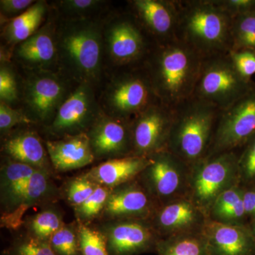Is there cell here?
<instances>
[{
    "mask_svg": "<svg viewBox=\"0 0 255 255\" xmlns=\"http://www.w3.org/2000/svg\"><path fill=\"white\" fill-rule=\"evenodd\" d=\"M46 147L52 167L58 172L82 168L95 159L87 132L47 140Z\"/></svg>",
    "mask_w": 255,
    "mask_h": 255,
    "instance_id": "obj_22",
    "label": "cell"
},
{
    "mask_svg": "<svg viewBox=\"0 0 255 255\" xmlns=\"http://www.w3.org/2000/svg\"><path fill=\"white\" fill-rule=\"evenodd\" d=\"M4 255H57L49 242L40 241L26 234L15 240Z\"/></svg>",
    "mask_w": 255,
    "mask_h": 255,
    "instance_id": "obj_35",
    "label": "cell"
},
{
    "mask_svg": "<svg viewBox=\"0 0 255 255\" xmlns=\"http://www.w3.org/2000/svg\"><path fill=\"white\" fill-rule=\"evenodd\" d=\"M55 27L47 23L28 39L16 45V59L30 71H54L58 68Z\"/></svg>",
    "mask_w": 255,
    "mask_h": 255,
    "instance_id": "obj_20",
    "label": "cell"
},
{
    "mask_svg": "<svg viewBox=\"0 0 255 255\" xmlns=\"http://www.w3.org/2000/svg\"><path fill=\"white\" fill-rule=\"evenodd\" d=\"M216 106L192 96L172 110L167 150L189 166L208 155L219 120Z\"/></svg>",
    "mask_w": 255,
    "mask_h": 255,
    "instance_id": "obj_4",
    "label": "cell"
},
{
    "mask_svg": "<svg viewBox=\"0 0 255 255\" xmlns=\"http://www.w3.org/2000/svg\"><path fill=\"white\" fill-rule=\"evenodd\" d=\"M255 90V82L240 75L228 53L204 58L193 96L223 111Z\"/></svg>",
    "mask_w": 255,
    "mask_h": 255,
    "instance_id": "obj_6",
    "label": "cell"
},
{
    "mask_svg": "<svg viewBox=\"0 0 255 255\" xmlns=\"http://www.w3.org/2000/svg\"><path fill=\"white\" fill-rule=\"evenodd\" d=\"M38 169H40L6 157L0 174L1 213L6 212L14 205Z\"/></svg>",
    "mask_w": 255,
    "mask_h": 255,
    "instance_id": "obj_25",
    "label": "cell"
},
{
    "mask_svg": "<svg viewBox=\"0 0 255 255\" xmlns=\"http://www.w3.org/2000/svg\"><path fill=\"white\" fill-rule=\"evenodd\" d=\"M98 228L105 236L110 255H138L155 251L160 239L147 220L108 221Z\"/></svg>",
    "mask_w": 255,
    "mask_h": 255,
    "instance_id": "obj_14",
    "label": "cell"
},
{
    "mask_svg": "<svg viewBox=\"0 0 255 255\" xmlns=\"http://www.w3.org/2000/svg\"><path fill=\"white\" fill-rule=\"evenodd\" d=\"M23 224L27 230L26 234L40 241L49 242L52 236L65 223L59 210L54 206H47L30 216Z\"/></svg>",
    "mask_w": 255,
    "mask_h": 255,
    "instance_id": "obj_29",
    "label": "cell"
},
{
    "mask_svg": "<svg viewBox=\"0 0 255 255\" xmlns=\"http://www.w3.org/2000/svg\"><path fill=\"white\" fill-rule=\"evenodd\" d=\"M104 24L95 18H63L55 27L58 69L68 80L95 87L102 78Z\"/></svg>",
    "mask_w": 255,
    "mask_h": 255,
    "instance_id": "obj_2",
    "label": "cell"
},
{
    "mask_svg": "<svg viewBox=\"0 0 255 255\" xmlns=\"http://www.w3.org/2000/svg\"><path fill=\"white\" fill-rule=\"evenodd\" d=\"M94 88L89 84H79L46 127L48 132L58 138L87 132L102 112Z\"/></svg>",
    "mask_w": 255,
    "mask_h": 255,
    "instance_id": "obj_12",
    "label": "cell"
},
{
    "mask_svg": "<svg viewBox=\"0 0 255 255\" xmlns=\"http://www.w3.org/2000/svg\"><path fill=\"white\" fill-rule=\"evenodd\" d=\"M172 110L160 103L150 106L131 122L132 155L149 157L167 150Z\"/></svg>",
    "mask_w": 255,
    "mask_h": 255,
    "instance_id": "obj_13",
    "label": "cell"
},
{
    "mask_svg": "<svg viewBox=\"0 0 255 255\" xmlns=\"http://www.w3.org/2000/svg\"><path fill=\"white\" fill-rule=\"evenodd\" d=\"M149 159L148 164L137 179L157 204L187 198L190 167L168 150Z\"/></svg>",
    "mask_w": 255,
    "mask_h": 255,
    "instance_id": "obj_8",
    "label": "cell"
},
{
    "mask_svg": "<svg viewBox=\"0 0 255 255\" xmlns=\"http://www.w3.org/2000/svg\"><path fill=\"white\" fill-rule=\"evenodd\" d=\"M82 255H110L105 236L98 228L77 221Z\"/></svg>",
    "mask_w": 255,
    "mask_h": 255,
    "instance_id": "obj_33",
    "label": "cell"
},
{
    "mask_svg": "<svg viewBox=\"0 0 255 255\" xmlns=\"http://www.w3.org/2000/svg\"><path fill=\"white\" fill-rule=\"evenodd\" d=\"M233 50L255 51V11L233 17Z\"/></svg>",
    "mask_w": 255,
    "mask_h": 255,
    "instance_id": "obj_30",
    "label": "cell"
},
{
    "mask_svg": "<svg viewBox=\"0 0 255 255\" xmlns=\"http://www.w3.org/2000/svg\"><path fill=\"white\" fill-rule=\"evenodd\" d=\"M0 100L9 106L18 100L17 81L14 72L4 63L1 64L0 68Z\"/></svg>",
    "mask_w": 255,
    "mask_h": 255,
    "instance_id": "obj_38",
    "label": "cell"
},
{
    "mask_svg": "<svg viewBox=\"0 0 255 255\" xmlns=\"http://www.w3.org/2000/svg\"><path fill=\"white\" fill-rule=\"evenodd\" d=\"M132 15L153 43L177 38V0H133Z\"/></svg>",
    "mask_w": 255,
    "mask_h": 255,
    "instance_id": "obj_17",
    "label": "cell"
},
{
    "mask_svg": "<svg viewBox=\"0 0 255 255\" xmlns=\"http://www.w3.org/2000/svg\"><path fill=\"white\" fill-rule=\"evenodd\" d=\"M98 186L84 173L70 179L65 187V197L69 204L75 209L86 201Z\"/></svg>",
    "mask_w": 255,
    "mask_h": 255,
    "instance_id": "obj_36",
    "label": "cell"
},
{
    "mask_svg": "<svg viewBox=\"0 0 255 255\" xmlns=\"http://www.w3.org/2000/svg\"><path fill=\"white\" fill-rule=\"evenodd\" d=\"M105 51L122 68L138 66L153 44L132 14L114 16L104 24Z\"/></svg>",
    "mask_w": 255,
    "mask_h": 255,
    "instance_id": "obj_10",
    "label": "cell"
},
{
    "mask_svg": "<svg viewBox=\"0 0 255 255\" xmlns=\"http://www.w3.org/2000/svg\"><path fill=\"white\" fill-rule=\"evenodd\" d=\"M2 150L11 159L50 172L48 152L41 137L33 130H22L10 134L4 140Z\"/></svg>",
    "mask_w": 255,
    "mask_h": 255,
    "instance_id": "obj_24",
    "label": "cell"
},
{
    "mask_svg": "<svg viewBox=\"0 0 255 255\" xmlns=\"http://www.w3.org/2000/svg\"><path fill=\"white\" fill-rule=\"evenodd\" d=\"M159 103L140 65L125 68L107 85L102 97L105 113L132 121L150 106Z\"/></svg>",
    "mask_w": 255,
    "mask_h": 255,
    "instance_id": "obj_7",
    "label": "cell"
},
{
    "mask_svg": "<svg viewBox=\"0 0 255 255\" xmlns=\"http://www.w3.org/2000/svg\"><path fill=\"white\" fill-rule=\"evenodd\" d=\"M214 1L232 17L255 11V0H214Z\"/></svg>",
    "mask_w": 255,
    "mask_h": 255,
    "instance_id": "obj_41",
    "label": "cell"
},
{
    "mask_svg": "<svg viewBox=\"0 0 255 255\" xmlns=\"http://www.w3.org/2000/svg\"><path fill=\"white\" fill-rule=\"evenodd\" d=\"M208 219L233 226L248 225L242 186L238 184L221 194L210 210Z\"/></svg>",
    "mask_w": 255,
    "mask_h": 255,
    "instance_id": "obj_26",
    "label": "cell"
},
{
    "mask_svg": "<svg viewBox=\"0 0 255 255\" xmlns=\"http://www.w3.org/2000/svg\"><path fill=\"white\" fill-rule=\"evenodd\" d=\"M131 122L111 117L102 111L87 132L95 159L133 156Z\"/></svg>",
    "mask_w": 255,
    "mask_h": 255,
    "instance_id": "obj_15",
    "label": "cell"
},
{
    "mask_svg": "<svg viewBox=\"0 0 255 255\" xmlns=\"http://www.w3.org/2000/svg\"><path fill=\"white\" fill-rule=\"evenodd\" d=\"M248 226L251 228L252 233H253V236L255 238V220L250 221L249 223H248Z\"/></svg>",
    "mask_w": 255,
    "mask_h": 255,
    "instance_id": "obj_44",
    "label": "cell"
},
{
    "mask_svg": "<svg viewBox=\"0 0 255 255\" xmlns=\"http://www.w3.org/2000/svg\"><path fill=\"white\" fill-rule=\"evenodd\" d=\"M31 121L23 112L14 110L11 106L0 102V130L1 135L9 132L13 128L21 124H30Z\"/></svg>",
    "mask_w": 255,
    "mask_h": 255,
    "instance_id": "obj_40",
    "label": "cell"
},
{
    "mask_svg": "<svg viewBox=\"0 0 255 255\" xmlns=\"http://www.w3.org/2000/svg\"><path fill=\"white\" fill-rule=\"evenodd\" d=\"M60 13L68 19L94 18L105 8V1L100 0H63L57 1Z\"/></svg>",
    "mask_w": 255,
    "mask_h": 255,
    "instance_id": "obj_34",
    "label": "cell"
},
{
    "mask_svg": "<svg viewBox=\"0 0 255 255\" xmlns=\"http://www.w3.org/2000/svg\"><path fill=\"white\" fill-rule=\"evenodd\" d=\"M242 187L245 211L250 222L255 220V187Z\"/></svg>",
    "mask_w": 255,
    "mask_h": 255,
    "instance_id": "obj_43",
    "label": "cell"
},
{
    "mask_svg": "<svg viewBox=\"0 0 255 255\" xmlns=\"http://www.w3.org/2000/svg\"><path fill=\"white\" fill-rule=\"evenodd\" d=\"M229 55L240 75L247 80H253L252 78L255 75V51L231 50Z\"/></svg>",
    "mask_w": 255,
    "mask_h": 255,
    "instance_id": "obj_39",
    "label": "cell"
},
{
    "mask_svg": "<svg viewBox=\"0 0 255 255\" xmlns=\"http://www.w3.org/2000/svg\"><path fill=\"white\" fill-rule=\"evenodd\" d=\"M204 58L179 38L153 43L140 65L161 105L173 110L194 95Z\"/></svg>",
    "mask_w": 255,
    "mask_h": 255,
    "instance_id": "obj_1",
    "label": "cell"
},
{
    "mask_svg": "<svg viewBox=\"0 0 255 255\" xmlns=\"http://www.w3.org/2000/svg\"><path fill=\"white\" fill-rule=\"evenodd\" d=\"M110 191L111 189L99 185L86 201L74 209L77 221L88 225L94 220L100 218L105 209Z\"/></svg>",
    "mask_w": 255,
    "mask_h": 255,
    "instance_id": "obj_32",
    "label": "cell"
},
{
    "mask_svg": "<svg viewBox=\"0 0 255 255\" xmlns=\"http://www.w3.org/2000/svg\"><path fill=\"white\" fill-rule=\"evenodd\" d=\"M238 150L208 155L190 167L187 198L207 216L221 194L239 184Z\"/></svg>",
    "mask_w": 255,
    "mask_h": 255,
    "instance_id": "obj_5",
    "label": "cell"
},
{
    "mask_svg": "<svg viewBox=\"0 0 255 255\" xmlns=\"http://www.w3.org/2000/svg\"><path fill=\"white\" fill-rule=\"evenodd\" d=\"M46 10V1H36L22 14L9 20L3 31L8 43L19 44L34 34L40 28Z\"/></svg>",
    "mask_w": 255,
    "mask_h": 255,
    "instance_id": "obj_27",
    "label": "cell"
},
{
    "mask_svg": "<svg viewBox=\"0 0 255 255\" xmlns=\"http://www.w3.org/2000/svg\"><path fill=\"white\" fill-rule=\"evenodd\" d=\"M57 193L56 187L50 178V172L38 169L12 208L1 214V227L16 231L24 223L23 219L28 210L54 199Z\"/></svg>",
    "mask_w": 255,
    "mask_h": 255,
    "instance_id": "obj_21",
    "label": "cell"
},
{
    "mask_svg": "<svg viewBox=\"0 0 255 255\" xmlns=\"http://www.w3.org/2000/svg\"><path fill=\"white\" fill-rule=\"evenodd\" d=\"M49 243L57 255H82L77 222L64 225L52 236Z\"/></svg>",
    "mask_w": 255,
    "mask_h": 255,
    "instance_id": "obj_31",
    "label": "cell"
},
{
    "mask_svg": "<svg viewBox=\"0 0 255 255\" xmlns=\"http://www.w3.org/2000/svg\"><path fill=\"white\" fill-rule=\"evenodd\" d=\"M201 232L210 255H255V238L248 225L233 226L207 219Z\"/></svg>",
    "mask_w": 255,
    "mask_h": 255,
    "instance_id": "obj_19",
    "label": "cell"
},
{
    "mask_svg": "<svg viewBox=\"0 0 255 255\" xmlns=\"http://www.w3.org/2000/svg\"><path fill=\"white\" fill-rule=\"evenodd\" d=\"M207 216L187 198L159 206L149 220L160 238L183 233L200 232Z\"/></svg>",
    "mask_w": 255,
    "mask_h": 255,
    "instance_id": "obj_18",
    "label": "cell"
},
{
    "mask_svg": "<svg viewBox=\"0 0 255 255\" xmlns=\"http://www.w3.org/2000/svg\"><path fill=\"white\" fill-rule=\"evenodd\" d=\"M155 251L158 255H210L201 231L160 238Z\"/></svg>",
    "mask_w": 255,
    "mask_h": 255,
    "instance_id": "obj_28",
    "label": "cell"
},
{
    "mask_svg": "<svg viewBox=\"0 0 255 255\" xmlns=\"http://www.w3.org/2000/svg\"><path fill=\"white\" fill-rule=\"evenodd\" d=\"M255 134V90L221 111L208 155L241 149Z\"/></svg>",
    "mask_w": 255,
    "mask_h": 255,
    "instance_id": "obj_11",
    "label": "cell"
},
{
    "mask_svg": "<svg viewBox=\"0 0 255 255\" xmlns=\"http://www.w3.org/2000/svg\"><path fill=\"white\" fill-rule=\"evenodd\" d=\"M158 206L137 178L111 189L100 218L103 222L130 219L149 221Z\"/></svg>",
    "mask_w": 255,
    "mask_h": 255,
    "instance_id": "obj_16",
    "label": "cell"
},
{
    "mask_svg": "<svg viewBox=\"0 0 255 255\" xmlns=\"http://www.w3.org/2000/svg\"><path fill=\"white\" fill-rule=\"evenodd\" d=\"M242 148L238 157L240 185L255 187V134Z\"/></svg>",
    "mask_w": 255,
    "mask_h": 255,
    "instance_id": "obj_37",
    "label": "cell"
},
{
    "mask_svg": "<svg viewBox=\"0 0 255 255\" xmlns=\"http://www.w3.org/2000/svg\"><path fill=\"white\" fill-rule=\"evenodd\" d=\"M149 157L128 156L105 160L87 171L85 175L97 185L112 189L135 180L149 163Z\"/></svg>",
    "mask_w": 255,
    "mask_h": 255,
    "instance_id": "obj_23",
    "label": "cell"
},
{
    "mask_svg": "<svg viewBox=\"0 0 255 255\" xmlns=\"http://www.w3.org/2000/svg\"><path fill=\"white\" fill-rule=\"evenodd\" d=\"M23 85L25 115L31 123L47 127L54 119L69 92L66 78L54 71H31Z\"/></svg>",
    "mask_w": 255,
    "mask_h": 255,
    "instance_id": "obj_9",
    "label": "cell"
},
{
    "mask_svg": "<svg viewBox=\"0 0 255 255\" xmlns=\"http://www.w3.org/2000/svg\"><path fill=\"white\" fill-rule=\"evenodd\" d=\"M36 2L33 0H1V16L11 19L22 14Z\"/></svg>",
    "mask_w": 255,
    "mask_h": 255,
    "instance_id": "obj_42",
    "label": "cell"
},
{
    "mask_svg": "<svg viewBox=\"0 0 255 255\" xmlns=\"http://www.w3.org/2000/svg\"><path fill=\"white\" fill-rule=\"evenodd\" d=\"M177 38L203 58L233 50V17L214 0L178 1Z\"/></svg>",
    "mask_w": 255,
    "mask_h": 255,
    "instance_id": "obj_3",
    "label": "cell"
}]
</instances>
